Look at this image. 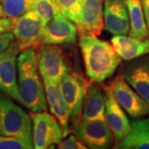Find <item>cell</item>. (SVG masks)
<instances>
[{
    "instance_id": "cell-1",
    "label": "cell",
    "mask_w": 149,
    "mask_h": 149,
    "mask_svg": "<svg viewBox=\"0 0 149 149\" xmlns=\"http://www.w3.org/2000/svg\"><path fill=\"white\" fill-rule=\"evenodd\" d=\"M80 47L89 79L100 83L109 78L122 62V58L109 42L89 33L80 35Z\"/></svg>"
},
{
    "instance_id": "cell-2",
    "label": "cell",
    "mask_w": 149,
    "mask_h": 149,
    "mask_svg": "<svg viewBox=\"0 0 149 149\" xmlns=\"http://www.w3.org/2000/svg\"><path fill=\"white\" fill-rule=\"evenodd\" d=\"M17 85L22 104L31 112L47 111L46 92L40 77L37 52L34 49L21 52L17 57Z\"/></svg>"
},
{
    "instance_id": "cell-3",
    "label": "cell",
    "mask_w": 149,
    "mask_h": 149,
    "mask_svg": "<svg viewBox=\"0 0 149 149\" xmlns=\"http://www.w3.org/2000/svg\"><path fill=\"white\" fill-rule=\"evenodd\" d=\"M0 135L32 142L31 116L14 102L4 97H0Z\"/></svg>"
},
{
    "instance_id": "cell-4",
    "label": "cell",
    "mask_w": 149,
    "mask_h": 149,
    "mask_svg": "<svg viewBox=\"0 0 149 149\" xmlns=\"http://www.w3.org/2000/svg\"><path fill=\"white\" fill-rule=\"evenodd\" d=\"M69 19L80 34L100 35L104 28L102 0H78Z\"/></svg>"
},
{
    "instance_id": "cell-5",
    "label": "cell",
    "mask_w": 149,
    "mask_h": 149,
    "mask_svg": "<svg viewBox=\"0 0 149 149\" xmlns=\"http://www.w3.org/2000/svg\"><path fill=\"white\" fill-rule=\"evenodd\" d=\"M43 27L41 18L33 10L13 18L11 31L14 34L20 52L35 49L42 44Z\"/></svg>"
},
{
    "instance_id": "cell-6",
    "label": "cell",
    "mask_w": 149,
    "mask_h": 149,
    "mask_svg": "<svg viewBox=\"0 0 149 149\" xmlns=\"http://www.w3.org/2000/svg\"><path fill=\"white\" fill-rule=\"evenodd\" d=\"M87 82L80 74L71 71L65 75L59 84L64 100L68 107L72 126L82 120V109Z\"/></svg>"
},
{
    "instance_id": "cell-7",
    "label": "cell",
    "mask_w": 149,
    "mask_h": 149,
    "mask_svg": "<svg viewBox=\"0 0 149 149\" xmlns=\"http://www.w3.org/2000/svg\"><path fill=\"white\" fill-rule=\"evenodd\" d=\"M37 56L38 69L42 80L60 84L70 70L62 49L57 45L42 44Z\"/></svg>"
},
{
    "instance_id": "cell-8",
    "label": "cell",
    "mask_w": 149,
    "mask_h": 149,
    "mask_svg": "<svg viewBox=\"0 0 149 149\" xmlns=\"http://www.w3.org/2000/svg\"><path fill=\"white\" fill-rule=\"evenodd\" d=\"M32 142L33 148H50L60 143L62 139V130L54 115L43 112H32Z\"/></svg>"
},
{
    "instance_id": "cell-9",
    "label": "cell",
    "mask_w": 149,
    "mask_h": 149,
    "mask_svg": "<svg viewBox=\"0 0 149 149\" xmlns=\"http://www.w3.org/2000/svg\"><path fill=\"white\" fill-rule=\"evenodd\" d=\"M73 133L89 148L106 149L111 148L113 133L104 120H81L73 127Z\"/></svg>"
},
{
    "instance_id": "cell-10",
    "label": "cell",
    "mask_w": 149,
    "mask_h": 149,
    "mask_svg": "<svg viewBox=\"0 0 149 149\" xmlns=\"http://www.w3.org/2000/svg\"><path fill=\"white\" fill-rule=\"evenodd\" d=\"M20 49L16 40L0 55V90L22 104L17 85V55Z\"/></svg>"
},
{
    "instance_id": "cell-11",
    "label": "cell",
    "mask_w": 149,
    "mask_h": 149,
    "mask_svg": "<svg viewBox=\"0 0 149 149\" xmlns=\"http://www.w3.org/2000/svg\"><path fill=\"white\" fill-rule=\"evenodd\" d=\"M110 86L115 100L130 116L134 118H141L149 114L148 104L131 88L121 74L113 80Z\"/></svg>"
},
{
    "instance_id": "cell-12",
    "label": "cell",
    "mask_w": 149,
    "mask_h": 149,
    "mask_svg": "<svg viewBox=\"0 0 149 149\" xmlns=\"http://www.w3.org/2000/svg\"><path fill=\"white\" fill-rule=\"evenodd\" d=\"M128 61L121 69V75L149 107V54Z\"/></svg>"
},
{
    "instance_id": "cell-13",
    "label": "cell",
    "mask_w": 149,
    "mask_h": 149,
    "mask_svg": "<svg viewBox=\"0 0 149 149\" xmlns=\"http://www.w3.org/2000/svg\"><path fill=\"white\" fill-rule=\"evenodd\" d=\"M77 27L59 10L53 18L43 27L42 44L70 45L75 42Z\"/></svg>"
},
{
    "instance_id": "cell-14",
    "label": "cell",
    "mask_w": 149,
    "mask_h": 149,
    "mask_svg": "<svg viewBox=\"0 0 149 149\" xmlns=\"http://www.w3.org/2000/svg\"><path fill=\"white\" fill-rule=\"evenodd\" d=\"M104 95L105 100V120L113 133L117 144L129 133L132 126L122 107L113 95L110 85L104 87Z\"/></svg>"
},
{
    "instance_id": "cell-15",
    "label": "cell",
    "mask_w": 149,
    "mask_h": 149,
    "mask_svg": "<svg viewBox=\"0 0 149 149\" xmlns=\"http://www.w3.org/2000/svg\"><path fill=\"white\" fill-rule=\"evenodd\" d=\"M104 24L113 35H127L129 32V16L124 0H104Z\"/></svg>"
},
{
    "instance_id": "cell-16",
    "label": "cell",
    "mask_w": 149,
    "mask_h": 149,
    "mask_svg": "<svg viewBox=\"0 0 149 149\" xmlns=\"http://www.w3.org/2000/svg\"><path fill=\"white\" fill-rule=\"evenodd\" d=\"M43 84L50 111L57 119L62 130L63 139H65L70 133L69 128L70 117L68 107L65 102L59 84L49 82L47 80H43Z\"/></svg>"
},
{
    "instance_id": "cell-17",
    "label": "cell",
    "mask_w": 149,
    "mask_h": 149,
    "mask_svg": "<svg viewBox=\"0 0 149 149\" xmlns=\"http://www.w3.org/2000/svg\"><path fill=\"white\" fill-rule=\"evenodd\" d=\"M105 120L104 93L95 82L87 83L82 109V120Z\"/></svg>"
},
{
    "instance_id": "cell-18",
    "label": "cell",
    "mask_w": 149,
    "mask_h": 149,
    "mask_svg": "<svg viewBox=\"0 0 149 149\" xmlns=\"http://www.w3.org/2000/svg\"><path fill=\"white\" fill-rule=\"evenodd\" d=\"M111 43L118 55L125 61L149 54V39L147 38L139 40L126 35H115Z\"/></svg>"
},
{
    "instance_id": "cell-19",
    "label": "cell",
    "mask_w": 149,
    "mask_h": 149,
    "mask_svg": "<svg viewBox=\"0 0 149 149\" xmlns=\"http://www.w3.org/2000/svg\"><path fill=\"white\" fill-rule=\"evenodd\" d=\"M131 131L116 144L115 148L149 149V118H137L131 123Z\"/></svg>"
},
{
    "instance_id": "cell-20",
    "label": "cell",
    "mask_w": 149,
    "mask_h": 149,
    "mask_svg": "<svg viewBox=\"0 0 149 149\" xmlns=\"http://www.w3.org/2000/svg\"><path fill=\"white\" fill-rule=\"evenodd\" d=\"M129 16V32L130 37L143 40L149 35V30L146 23L143 11L140 0H124Z\"/></svg>"
},
{
    "instance_id": "cell-21",
    "label": "cell",
    "mask_w": 149,
    "mask_h": 149,
    "mask_svg": "<svg viewBox=\"0 0 149 149\" xmlns=\"http://www.w3.org/2000/svg\"><path fill=\"white\" fill-rule=\"evenodd\" d=\"M31 10L37 13L45 27L60 9L56 0H32Z\"/></svg>"
},
{
    "instance_id": "cell-22",
    "label": "cell",
    "mask_w": 149,
    "mask_h": 149,
    "mask_svg": "<svg viewBox=\"0 0 149 149\" xmlns=\"http://www.w3.org/2000/svg\"><path fill=\"white\" fill-rule=\"evenodd\" d=\"M4 17L15 18L32 9V0H2Z\"/></svg>"
},
{
    "instance_id": "cell-23",
    "label": "cell",
    "mask_w": 149,
    "mask_h": 149,
    "mask_svg": "<svg viewBox=\"0 0 149 149\" xmlns=\"http://www.w3.org/2000/svg\"><path fill=\"white\" fill-rule=\"evenodd\" d=\"M33 143L26 139L0 135V149H31Z\"/></svg>"
},
{
    "instance_id": "cell-24",
    "label": "cell",
    "mask_w": 149,
    "mask_h": 149,
    "mask_svg": "<svg viewBox=\"0 0 149 149\" xmlns=\"http://www.w3.org/2000/svg\"><path fill=\"white\" fill-rule=\"evenodd\" d=\"M57 148L60 149H85L88 147L80 140L75 134L70 135L67 139L61 140L57 143Z\"/></svg>"
},
{
    "instance_id": "cell-25",
    "label": "cell",
    "mask_w": 149,
    "mask_h": 149,
    "mask_svg": "<svg viewBox=\"0 0 149 149\" xmlns=\"http://www.w3.org/2000/svg\"><path fill=\"white\" fill-rule=\"evenodd\" d=\"M61 13L69 18L78 0H56Z\"/></svg>"
},
{
    "instance_id": "cell-26",
    "label": "cell",
    "mask_w": 149,
    "mask_h": 149,
    "mask_svg": "<svg viewBox=\"0 0 149 149\" xmlns=\"http://www.w3.org/2000/svg\"><path fill=\"white\" fill-rule=\"evenodd\" d=\"M14 39L15 37L12 31L0 33V55L10 47L12 43L15 41Z\"/></svg>"
},
{
    "instance_id": "cell-27",
    "label": "cell",
    "mask_w": 149,
    "mask_h": 149,
    "mask_svg": "<svg viewBox=\"0 0 149 149\" xmlns=\"http://www.w3.org/2000/svg\"><path fill=\"white\" fill-rule=\"evenodd\" d=\"M13 26V18L9 17H1L0 18V33L11 31Z\"/></svg>"
},
{
    "instance_id": "cell-28",
    "label": "cell",
    "mask_w": 149,
    "mask_h": 149,
    "mask_svg": "<svg viewBox=\"0 0 149 149\" xmlns=\"http://www.w3.org/2000/svg\"><path fill=\"white\" fill-rule=\"evenodd\" d=\"M140 1H141L143 11L146 23H147V26L149 30V0H140Z\"/></svg>"
},
{
    "instance_id": "cell-29",
    "label": "cell",
    "mask_w": 149,
    "mask_h": 149,
    "mask_svg": "<svg viewBox=\"0 0 149 149\" xmlns=\"http://www.w3.org/2000/svg\"><path fill=\"white\" fill-rule=\"evenodd\" d=\"M4 17V12H3V6L0 3V18H1V17Z\"/></svg>"
},
{
    "instance_id": "cell-30",
    "label": "cell",
    "mask_w": 149,
    "mask_h": 149,
    "mask_svg": "<svg viewBox=\"0 0 149 149\" xmlns=\"http://www.w3.org/2000/svg\"><path fill=\"white\" fill-rule=\"evenodd\" d=\"M1 1H2V0H0V3H1Z\"/></svg>"
}]
</instances>
